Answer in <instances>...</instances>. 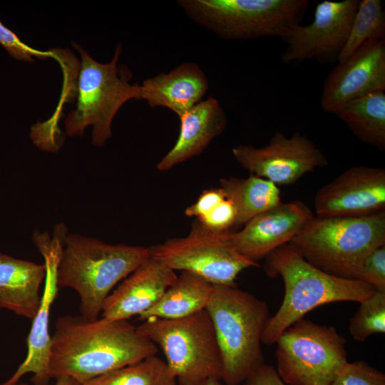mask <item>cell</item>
I'll list each match as a JSON object with an SVG mask.
<instances>
[{
  "instance_id": "obj_20",
  "label": "cell",
  "mask_w": 385,
  "mask_h": 385,
  "mask_svg": "<svg viewBox=\"0 0 385 385\" xmlns=\"http://www.w3.org/2000/svg\"><path fill=\"white\" fill-rule=\"evenodd\" d=\"M45 264L17 259L0 252V308L33 319L41 301Z\"/></svg>"
},
{
  "instance_id": "obj_30",
  "label": "cell",
  "mask_w": 385,
  "mask_h": 385,
  "mask_svg": "<svg viewBox=\"0 0 385 385\" xmlns=\"http://www.w3.org/2000/svg\"><path fill=\"white\" fill-rule=\"evenodd\" d=\"M237 217V212L235 206L226 197L207 215L196 220L212 230L227 232L235 228Z\"/></svg>"
},
{
  "instance_id": "obj_5",
  "label": "cell",
  "mask_w": 385,
  "mask_h": 385,
  "mask_svg": "<svg viewBox=\"0 0 385 385\" xmlns=\"http://www.w3.org/2000/svg\"><path fill=\"white\" fill-rule=\"evenodd\" d=\"M312 265L354 279L364 257L385 245V211L359 217H314L291 241Z\"/></svg>"
},
{
  "instance_id": "obj_11",
  "label": "cell",
  "mask_w": 385,
  "mask_h": 385,
  "mask_svg": "<svg viewBox=\"0 0 385 385\" xmlns=\"http://www.w3.org/2000/svg\"><path fill=\"white\" fill-rule=\"evenodd\" d=\"M65 225H56L53 235L36 231L32 240L43 257L46 268L43 295L39 308L32 319L27 338V354L13 375L1 385H13L29 373L34 385H48L51 379L49 374V359L51 336L49 334L50 309L56 297L58 287L56 270L64 238L67 235Z\"/></svg>"
},
{
  "instance_id": "obj_13",
  "label": "cell",
  "mask_w": 385,
  "mask_h": 385,
  "mask_svg": "<svg viewBox=\"0 0 385 385\" xmlns=\"http://www.w3.org/2000/svg\"><path fill=\"white\" fill-rule=\"evenodd\" d=\"M232 153L237 163L251 175L277 185L292 184L307 173L328 164L324 154L298 132L290 138L277 132L265 146L238 145Z\"/></svg>"
},
{
  "instance_id": "obj_32",
  "label": "cell",
  "mask_w": 385,
  "mask_h": 385,
  "mask_svg": "<svg viewBox=\"0 0 385 385\" xmlns=\"http://www.w3.org/2000/svg\"><path fill=\"white\" fill-rule=\"evenodd\" d=\"M240 385H286L277 374L276 369L265 364Z\"/></svg>"
},
{
  "instance_id": "obj_2",
  "label": "cell",
  "mask_w": 385,
  "mask_h": 385,
  "mask_svg": "<svg viewBox=\"0 0 385 385\" xmlns=\"http://www.w3.org/2000/svg\"><path fill=\"white\" fill-rule=\"evenodd\" d=\"M270 277L280 276L284 295L276 314L270 317L262 343L272 345L280 334L297 321L322 304L336 302H361L376 289L354 279L327 274L309 263L291 244H285L270 253L263 266Z\"/></svg>"
},
{
  "instance_id": "obj_28",
  "label": "cell",
  "mask_w": 385,
  "mask_h": 385,
  "mask_svg": "<svg viewBox=\"0 0 385 385\" xmlns=\"http://www.w3.org/2000/svg\"><path fill=\"white\" fill-rule=\"evenodd\" d=\"M354 279L370 284L378 291H385V245L374 248L364 257Z\"/></svg>"
},
{
  "instance_id": "obj_21",
  "label": "cell",
  "mask_w": 385,
  "mask_h": 385,
  "mask_svg": "<svg viewBox=\"0 0 385 385\" xmlns=\"http://www.w3.org/2000/svg\"><path fill=\"white\" fill-rule=\"evenodd\" d=\"M214 287L210 281L198 274L181 271L156 304L139 315L138 319H178L206 309Z\"/></svg>"
},
{
  "instance_id": "obj_24",
  "label": "cell",
  "mask_w": 385,
  "mask_h": 385,
  "mask_svg": "<svg viewBox=\"0 0 385 385\" xmlns=\"http://www.w3.org/2000/svg\"><path fill=\"white\" fill-rule=\"evenodd\" d=\"M83 385H177L165 361L155 355L89 379Z\"/></svg>"
},
{
  "instance_id": "obj_12",
  "label": "cell",
  "mask_w": 385,
  "mask_h": 385,
  "mask_svg": "<svg viewBox=\"0 0 385 385\" xmlns=\"http://www.w3.org/2000/svg\"><path fill=\"white\" fill-rule=\"evenodd\" d=\"M359 0H325L315 9L313 21L291 28L282 38L286 48L282 54L285 63L315 59L337 62L347 41Z\"/></svg>"
},
{
  "instance_id": "obj_33",
  "label": "cell",
  "mask_w": 385,
  "mask_h": 385,
  "mask_svg": "<svg viewBox=\"0 0 385 385\" xmlns=\"http://www.w3.org/2000/svg\"><path fill=\"white\" fill-rule=\"evenodd\" d=\"M56 379L54 385H83L79 381L70 376H60ZM13 385H29L27 383H16Z\"/></svg>"
},
{
  "instance_id": "obj_17",
  "label": "cell",
  "mask_w": 385,
  "mask_h": 385,
  "mask_svg": "<svg viewBox=\"0 0 385 385\" xmlns=\"http://www.w3.org/2000/svg\"><path fill=\"white\" fill-rule=\"evenodd\" d=\"M175 271L150 257L107 297L101 317L128 320L147 312L177 278Z\"/></svg>"
},
{
  "instance_id": "obj_14",
  "label": "cell",
  "mask_w": 385,
  "mask_h": 385,
  "mask_svg": "<svg viewBox=\"0 0 385 385\" xmlns=\"http://www.w3.org/2000/svg\"><path fill=\"white\" fill-rule=\"evenodd\" d=\"M315 216L359 217L385 211V170L352 167L322 187L314 200Z\"/></svg>"
},
{
  "instance_id": "obj_10",
  "label": "cell",
  "mask_w": 385,
  "mask_h": 385,
  "mask_svg": "<svg viewBox=\"0 0 385 385\" xmlns=\"http://www.w3.org/2000/svg\"><path fill=\"white\" fill-rule=\"evenodd\" d=\"M231 232L212 230L195 220L186 236L169 238L148 250L150 257L174 271L193 272L214 285L234 287L241 272L260 265L238 252Z\"/></svg>"
},
{
  "instance_id": "obj_3",
  "label": "cell",
  "mask_w": 385,
  "mask_h": 385,
  "mask_svg": "<svg viewBox=\"0 0 385 385\" xmlns=\"http://www.w3.org/2000/svg\"><path fill=\"white\" fill-rule=\"evenodd\" d=\"M150 257L148 247L111 245L67 233L57 266V284L76 291L81 316L95 320L114 286Z\"/></svg>"
},
{
  "instance_id": "obj_4",
  "label": "cell",
  "mask_w": 385,
  "mask_h": 385,
  "mask_svg": "<svg viewBox=\"0 0 385 385\" xmlns=\"http://www.w3.org/2000/svg\"><path fill=\"white\" fill-rule=\"evenodd\" d=\"M206 310L220 351L221 380L240 385L265 364L261 343L270 317L269 307L237 286L215 285Z\"/></svg>"
},
{
  "instance_id": "obj_8",
  "label": "cell",
  "mask_w": 385,
  "mask_h": 385,
  "mask_svg": "<svg viewBox=\"0 0 385 385\" xmlns=\"http://www.w3.org/2000/svg\"><path fill=\"white\" fill-rule=\"evenodd\" d=\"M137 328L162 349L178 385L221 379L220 351L206 309L178 319L149 318Z\"/></svg>"
},
{
  "instance_id": "obj_26",
  "label": "cell",
  "mask_w": 385,
  "mask_h": 385,
  "mask_svg": "<svg viewBox=\"0 0 385 385\" xmlns=\"http://www.w3.org/2000/svg\"><path fill=\"white\" fill-rule=\"evenodd\" d=\"M359 304L349 329L354 339L364 342L372 334L385 332V291L376 290Z\"/></svg>"
},
{
  "instance_id": "obj_6",
  "label": "cell",
  "mask_w": 385,
  "mask_h": 385,
  "mask_svg": "<svg viewBox=\"0 0 385 385\" xmlns=\"http://www.w3.org/2000/svg\"><path fill=\"white\" fill-rule=\"evenodd\" d=\"M81 57L78 81L77 103L65 120L68 136H82L92 126V144L103 147L112 136L111 124L120 107L130 99L140 100V85L131 84V72L118 65L119 43L112 60L101 63L90 56L79 45L73 43Z\"/></svg>"
},
{
  "instance_id": "obj_15",
  "label": "cell",
  "mask_w": 385,
  "mask_h": 385,
  "mask_svg": "<svg viewBox=\"0 0 385 385\" xmlns=\"http://www.w3.org/2000/svg\"><path fill=\"white\" fill-rule=\"evenodd\" d=\"M385 91V37L369 40L331 71L324 81L321 105L335 113L346 103Z\"/></svg>"
},
{
  "instance_id": "obj_7",
  "label": "cell",
  "mask_w": 385,
  "mask_h": 385,
  "mask_svg": "<svg viewBox=\"0 0 385 385\" xmlns=\"http://www.w3.org/2000/svg\"><path fill=\"white\" fill-rule=\"evenodd\" d=\"M187 16L222 38H283L300 24L309 0H178Z\"/></svg>"
},
{
  "instance_id": "obj_19",
  "label": "cell",
  "mask_w": 385,
  "mask_h": 385,
  "mask_svg": "<svg viewBox=\"0 0 385 385\" xmlns=\"http://www.w3.org/2000/svg\"><path fill=\"white\" fill-rule=\"evenodd\" d=\"M209 88L205 72L192 62L183 63L168 73L144 80L140 100L151 108L165 107L180 117L202 100Z\"/></svg>"
},
{
  "instance_id": "obj_9",
  "label": "cell",
  "mask_w": 385,
  "mask_h": 385,
  "mask_svg": "<svg viewBox=\"0 0 385 385\" xmlns=\"http://www.w3.org/2000/svg\"><path fill=\"white\" fill-rule=\"evenodd\" d=\"M275 343L276 371L288 385H329L348 361L343 335L303 318Z\"/></svg>"
},
{
  "instance_id": "obj_25",
  "label": "cell",
  "mask_w": 385,
  "mask_h": 385,
  "mask_svg": "<svg viewBox=\"0 0 385 385\" xmlns=\"http://www.w3.org/2000/svg\"><path fill=\"white\" fill-rule=\"evenodd\" d=\"M385 37V11L380 0H362L338 61L342 62L366 41Z\"/></svg>"
},
{
  "instance_id": "obj_31",
  "label": "cell",
  "mask_w": 385,
  "mask_h": 385,
  "mask_svg": "<svg viewBox=\"0 0 385 385\" xmlns=\"http://www.w3.org/2000/svg\"><path fill=\"white\" fill-rule=\"evenodd\" d=\"M225 197L226 195L220 188L205 190L200 194L195 202L185 209V214L188 217H194L196 220H199Z\"/></svg>"
},
{
  "instance_id": "obj_22",
  "label": "cell",
  "mask_w": 385,
  "mask_h": 385,
  "mask_svg": "<svg viewBox=\"0 0 385 385\" xmlns=\"http://www.w3.org/2000/svg\"><path fill=\"white\" fill-rule=\"evenodd\" d=\"M220 188L237 209L235 228L282 202L280 190L274 183L254 175L246 178H222Z\"/></svg>"
},
{
  "instance_id": "obj_27",
  "label": "cell",
  "mask_w": 385,
  "mask_h": 385,
  "mask_svg": "<svg viewBox=\"0 0 385 385\" xmlns=\"http://www.w3.org/2000/svg\"><path fill=\"white\" fill-rule=\"evenodd\" d=\"M329 385H385V374L365 361H347Z\"/></svg>"
},
{
  "instance_id": "obj_29",
  "label": "cell",
  "mask_w": 385,
  "mask_h": 385,
  "mask_svg": "<svg viewBox=\"0 0 385 385\" xmlns=\"http://www.w3.org/2000/svg\"><path fill=\"white\" fill-rule=\"evenodd\" d=\"M0 44L9 54L16 60L27 62L34 61V57L45 59L49 57L60 58L56 50L42 51L29 46L10 29L0 21Z\"/></svg>"
},
{
  "instance_id": "obj_23",
  "label": "cell",
  "mask_w": 385,
  "mask_h": 385,
  "mask_svg": "<svg viewBox=\"0 0 385 385\" xmlns=\"http://www.w3.org/2000/svg\"><path fill=\"white\" fill-rule=\"evenodd\" d=\"M360 140L385 149V91L358 98L335 113Z\"/></svg>"
},
{
  "instance_id": "obj_1",
  "label": "cell",
  "mask_w": 385,
  "mask_h": 385,
  "mask_svg": "<svg viewBox=\"0 0 385 385\" xmlns=\"http://www.w3.org/2000/svg\"><path fill=\"white\" fill-rule=\"evenodd\" d=\"M158 351V346L128 320L63 316L51 336L49 374L83 383Z\"/></svg>"
},
{
  "instance_id": "obj_16",
  "label": "cell",
  "mask_w": 385,
  "mask_h": 385,
  "mask_svg": "<svg viewBox=\"0 0 385 385\" xmlns=\"http://www.w3.org/2000/svg\"><path fill=\"white\" fill-rule=\"evenodd\" d=\"M314 217L302 201L282 202L252 218L240 231H232L231 240L240 254L257 262L291 242Z\"/></svg>"
},
{
  "instance_id": "obj_18",
  "label": "cell",
  "mask_w": 385,
  "mask_h": 385,
  "mask_svg": "<svg viewBox=\"0 0 385 385\" xmlns=\"http://www.w3.org/2000/svg\"><path fill=\"white\" fill-rule=\"evenodd\" d=\"M178 140L157 164L160 171L172 169L199 155L225 130L227 119L219 101L213 97L202 100L183 114Z\"/></svg>"
},
{
  "instance_id": "obj_34",
  "label": "cell",
  "mask_w": 385,
  "mask_h": 385,
  "mask_svg": "<svg viewBox=\"0 0 385 385\" xmlns=\"http://www.w3.org/2000/svg\"><path fill=\"white\" fill-rule=\"evenodd\" d=\"M195 385H227L221 379L217 378H207Z\"/></svg>"
}]
</instances>
